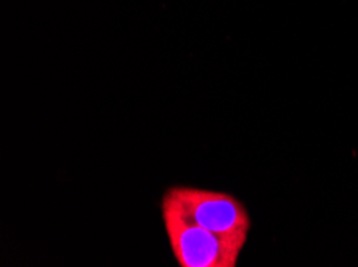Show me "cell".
Wrapping results in <instances>:
<instances>
[{
    "mask_svg": "<svg viewBox=\"0 0 358 267\" xmlns=\"http://www.w3.org/2000/svg\"><path fill=\"white\" fill-rule=\"evenodd\" d=\"M189 220L220 236L248 238L252 221L241 200L227 192L176 186L167 190Z\"/></svg>",
    "mask_w": 358,
    "mask_h": 267,
    "instance_id": "2",
    "label": "cell"
},
{
    "mask_svg": "<svg viewBox=\"0 0 358 267\" xmlns=\"http://www.w3.org/2000/svg\"><path fill=\"white\" fill-rule=\"evenodd\" d=\"M161 215L173 258L180 267H236L248 238L220 236L196 224L164 194Z\"/></svg>",
    "mask_w": 358,
    "mask_h": 267,
    "instance_id": "1",
    "label": "cell"
}]
</instances>
